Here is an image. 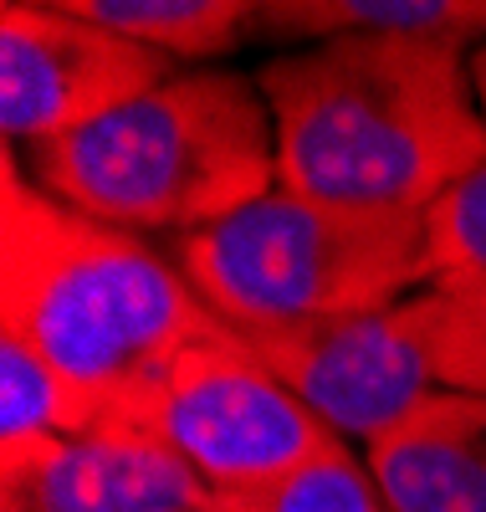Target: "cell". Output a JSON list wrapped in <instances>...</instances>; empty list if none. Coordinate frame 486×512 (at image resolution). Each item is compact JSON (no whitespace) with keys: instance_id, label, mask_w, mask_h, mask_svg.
Returning <instances> with one entry per match:
<instances>
[{"instance_id":"cell-1","label":"cell","mask_w":486,"mask_h":512,"mask_svg":"<svg viewBox=\"0 0 486 512\" xmlns=\"http://www.w3.org/2000/svg\"><path fill=\"white\" fill-rule=\"evenodd\" d=\"M277 190L343 210H425L486 164L471 52L415 36H338L272 57Z\"/></svg>"},{"instance_id":"cell-2","label":"cell","mask_w":486,"mask_h":512,"mask_svg":"<svg viewBox=\"0 0 486 512\" xmlns=\"http://www.w3.org/2000/svg\"><path fill=\"white\" fill-rule=\"evenodd\" d=\"M220 323L185 272L134 231L103 226L41 190L16 144L0 164V333L52 359L77 384L134 400L195 338Z\"/></svg>"},{"instance_id":"cell-3","label":"cell","mask_w":486,"mask_h":512,"mask_svg":"<svg viewBox=\"0 0 486 512\" xmlns=\"http://www.w3.org/2000/svg\"><path fill=\"white\" fill-rule=\"evenodd\" d=\"M31 180L103 226L190 236L277 190V123L256 77L190 67L31 149Z\"/></svg>"},{"instance_id":"cell-4","label":"cell","mask_w":486,"mask_h":512,"mask_svg":"<svg viewBox=\"0 0 486 512\" xmlns=\"http://www.w3.org/2000/svg\"><path fill=\"white\" fill-rule=\"evenodd\" d=\"M169 262L226 328H282L394 308L430 287L425 216L343 210L287 190L174 236Z\"/></svg>"},{"instance_id":"cell-5","label":"cell","mask_w":486,"mask_h":512,"mask_svg":"<svg viewBox=\"0 0 486 512\" xmlns=\"http://www.w3.org/2000/svg\"><path fill=\"white\" fill-rule=\"evenodd\" d=\"M123 425L174 451L215 497L277 487L343 446L231 328L174 354L123 405Z\"/></svg>"},{"instance_id":"cell-6","label":"cell","mask_w":486,"mask_h":512,"mask_svg":"<svg viewBox=\"0 0 486 512\" xmlns=\"http://www.w3.org/2000/svg\"><path fill=\"white\" fill-rule=\"evenodd\" d=\"M174 77V62L77 16L67 0L0 6V128L6 144H57Z\"/></svg>"},{"instance_id":"cell-7","label":"cell","mask_w":486,"mask_h":512,"mask_svg":"<svg viewBox=\"0 0 486 512\" xmlns=\"http://www.w3.org/2000/svg\"><path fill=\"white\" fill-rule=\"evenodd\" d=\"M231 333L343 446L359 451L374 446L389 425H400L435 390L410 297L374 313Z\"/></svg>"},{"instance_id":"cell-8","label":"cell","mask_w":486,"mask_h":512,"mask_svg":"<svg viewBox=\"0 0 486 512\" xmlns=\"http://www.w3.org/2000/svg\"><path fill=\"white\" fill-rule=\"evenodd\" d=\"M0 512H215V492L134 425L0 446Z\"/></svg>"},{"instance_id":"cell-9","label":"cell","mask_w":486,"mask_h":512,"mask_svg":"<svg viewBox=\"0 0 486 512\" xmlns=\"http://www.w3.org/2000/svg\"><path fill=\"white\" fill-rule=\"evenodd\" d=\"M389 512H486V400L430 390L359 451Z\"/></svg>"},{"instance_id":"cell-10","label":"cell","mask_w":486,"mask_h":512,"mask_svg":"<svg viewBox=\"0 0 486 512\" xmlns=\"http://www.w3.org/2000/svg\"><path fill=\"white\" fill-rule=\"evenodd\" d=\"M261 36H415L456 52L486 41V0H267L256 6Z\"/></svg>"},{"instance_id":"cell-11","label":"cell","mask_w":486,"mask_h":512,"mask_svg":"<svg viewBox=\"0 0 486 512\" xmlns=\"http://www.w3.org/2000/svg\"><path fill=\"white\" fill-rule=\"evenodd\" d=\"M67 6L169 62H210L256 36V6L246 0H67Z\"/></svg>"},{"instance_id":"cell-12","label":"cell","mask_w":486,"mask_h":512,"mask_svg":"<svg viewBox=\"0 0 486 512\" xmlns=\"http://www.w3.org/2000/svg\"><path fill=\"white\" fill-rule=\"evenodd\" d=\"M118 425V400L87 390L52 359L0 333V446L41 436H87Z\"/></svg>"},{"instance_id":"cell-13","label":"cell","mask_w":486,"mask_h":512,"mask_svg":"<svg viewBox=\"0 0 486 512\" xmlns=\"http://www.w3.org/2000/svg\"><path fill=\"white\" fill-rule=\"evenodd\" d=\"M435 390L486 400V277L430 282L410 297Z\"/></svg>"},{"instance_id":"cell-14","label":"cell","mask_w":486,"mask_h":512,"mask_svg":"<svg viewBox=\"0 0 486 512\" xmlns=\"http://www.w3.org/2000/svg\"><path fill=\"white\" fill-rule=\"evenodd\" d=\"M215 512H389V507L369 477L364 456L353 446H338L277 487L215 497Z\"/></svg>"},{"instance_id":"cell-15","label":"cell","mask_w":486,"mask_h":512,"mask_svg":"<svg viewBox=\"0 0 486 512\" xmlns=\"http://www.w3.org/2000/svg\"><path fill=\"white\" fill-rule=\"evenodd\" d=\"M425 256L430 282L486 277V164L425 210Z\"/></svg>"},{"instance_id":"cell-16","label":"cell","mask_w":486,"mask_h":512,"mask_svg":"<svg viewBox=\"0 0 486 512\" xmlns=\"http://www.w3.org/2000/svg\"><path fill=\"white\" fill-rule=\"evenodd\" d=\"M471 82H476V98H481V118H486V41L471 52Z\"/></svg>"}]
</instances>
